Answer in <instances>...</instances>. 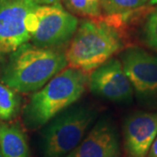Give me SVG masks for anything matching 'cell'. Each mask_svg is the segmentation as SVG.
Wrapping results in <instances>:
<instances>
[{
    "mask_svg": "<svg viewBox=\"0 0 157 157\" xmlns=\"http://www.w3.org/2000/svg\"><path fill=\"white\" fill-rule=\"evenodd\" d=\"M68 66L66 53L25 43L9 54L0 78L17 93H35Z\"/></svg>",
    "mask_w": 157,
    "mask_h": 157,
    "instance_id": "cell-1",
    "label": "cell"
},
{
    "mask_svg": "<svg viewBox=\"0 0 157 157\" xmlns=\"http://www.w3.org/2000/svg\"><path fill=\"white\" fill-rule=\"evenodd\" d=\"M87 83L88 78L84 72L73 67L64 69L31 97L23 113L25 125L31 129L44 127L76 103Z\"/></svg>",
    "mask_w": 157,
    "mask_h": 157,
    "instance_id": "cell-2",
    "label": "cell"
},
{
    "mask_svg": "<svg viewBox=\"0 0 157 157\" xmlns=\"http://www.w3.org/2000/svg\"><path fill=\"white\" fill-rule=\"evenodd\" d=\"M122 47L116 26L106 18H89L78 25L66 57L70 67L87 73L109 60Z\"/></svg>",
    "mask_w": 157,
    "mask_h": 157,
    "instance_id": "cell-3",
    "label": "cell"
},
{
    "mask_svg": "<svg viewBox=\"0 0 157 157\" xmlns=\"http://www.w3.org/2000/svg\"><path fill=\"white\" fill-rule=\"evenodd\" d=\"M97 111L85 104H73L44 126L39 147L42 157H65L84 139Z\"/></svg>",
    "mask_w": 157,
    "mask_h": 157,
    "instance_id": "cell-4",
    "label": "cell"
},
{
    "mask_svg": "<svg viewBox=\"0 0 157 157\" xmlns=\"http://www.w3.org/2000/svg\"><path fill=\"white\" fill-rule=\"evenodd\" d=\"M78 26V18L62 5L38 6L27 20L32 44L43 48L57 49L66 45L73 39Z\"/></svg>",
    "mask_w": 157,
    "mask_h": 157,
    "instance_id": "cell-5",
    "label": "cell"
},
{
    "mask_svg": "<svg viewBox=\"0 0 157 157\" xmlns=\"http://www.w3.org/2000/svg\"><path fill=\"white\" fill-rule=\"evenodd\" d=\"M121 62L139 100L156 106L157 53L133 46L122 52Z\"/></svg>",
    "mask_w": 157,
    "mask_h": 157,
    "instance_id": "cell-6",
    "label": "cell"
},
{
    "mask_svg": "<svg viewBox=\"0 0 157 157\" xmlns=\"http://www.w3.org/2000/svg\"><path fill=\"white\" fill-rule=\"evenodd\" d=\"M37 6L32 0H0V56L31 40L27 20Z\"/></svg>",
    "mask_w": 157,
    "mask_h": 157,
    "instance_id": "cell-7",
    "label": "cell"
},
{
    "mask_svg": "<svg viewBox=\"0 0 157 157\" xmlns=\"http://www.w3.org/2000/svg\"><path fill=\"white\" fill-rule=\"evenodd\" d=\"M88 85L94 94L108 101L129 102L133 99V86L124 72L121 60L115 58H111L92 71Z\"/></svg>",
    "mask_w": 157,
    "mask_h": 157,
    "instance_id": "cell-8",
    "label": "cell"
},
{
    "mask_svg": "<svg viewBox=\"0 0 157 157\" xmlns=\"http://www.w3.org/2000/svg\"><path fill=\"white\" fill-rule=\"evenodd\" d=\"M157 136V112H135L123 125L124 149L127 157H147Z\"/></svg>",
    "mask_w": 157,
    "mask_h": 157,
    "instance_id": "cell-9",
    "label": "cell"
},
{
    "mask_svg": "<svg viewBox=\"0 0 157 157\" xmlns=\"http://www.w3.org/2000/svg\"><path fill=\"white\" fill-rule=\"evenodd\" d=\"M65 157H121L120 138L114 124L108 118L100 119Z\"/></svg>",
    "mask_w": 157,
    "mask_h": 157,
    "instance_id": "cell-10",
    "label": "cell"
},
{
    "mask_svg": "<svg viewBox=\"0 0 157 157\" xmlns=\"http://www.w3.org/2000/svg\"><path fill=\"white\" fill-rule=\"evenodd\" d=\"M0 151L4 157H29L27 140L18 124L0 122Z\"/></svg>",
    "mask_w": 157,
    "mask_h": 157,
    "instance_id": "cell-11",
    "label": "cell"
},
{
    "mask_svg": "<svg viewBox=\"0 0 157 157\" xmlns=\"http://www.w3.org/2000/svg\"><path fill=\"white\" fill-rule=\"evenodd\" d=\"M147 2L149 0H101V11L106 17H121L138 10Z\"/></svg>",
    "mask_w": 157,
    "mask_h": 157,
    "instance_id": "cell-12",
    "label": "cell"
},
{
    "mask_svg": "<svg viewBox=\"0 0 157 157\" xmlns=\"http://www.w3.org/2000/svg\"><path fill=\"white\" fill-rule=\"evenodd\" d=\"M20 107V98L14 90L0 83V119L10 121L16 116Z\"/></svg>",
    "mask_w": 157,
    "mask_h": 157,
    "instance_id": "cell-13",
    "label": "cell"
},
{
    "mask_svg": "<svg viewBox=\"0 0 157 157\" xmlns=\"http://www.w3.org/2000/svg\"><path fill=\"white\" fill-rule=\"evenodd\" d=\"M69 12L88 18L101 16V0H62Z\"/></svg>",
    "mask_w": 157,
    "mask_h": 157,
    "instance_id": "cell-14",
    "label": "cell"
},
{
    "mask_svg": "<svg viewBox=\"0 0 157 157\" xmlns=\"http://www.w3.org/2000/svg\"><path fill=\"white\" fill-rule=\"evenodd\" d=\"M143 39L147 46L157 51V7L151 11L145 20Z\"/></svg>",
    "mask_w": 157,
    "mask_h": 157,
    "instance_id": "cell-15",
    "label": "cell"
},
{
    "mask_svg": "<svg viewBox=\"0 0 157 157\" xmlns=\"http://www.w3.org/2000/svg\"><path fill=\"white\" fill-rule=\"evenodd\" d=\"M34 4L39 6H59L61 5L62 0H32Z\"/></svg>",
    "mask_w": 157,
    "mask_h": 157,
    "instance_id": "cell-16",
    "label": "cell"
},
{
    "mask_svg": "<svg viewBox=\"0 0 157 157\" xmlns=\"http://www.w3.org/2000/svg\"><path fill=\"white\" fill-rule=\"evenodd\" d=\"M147 157H157V136L153 141Z\"/></svg>",
    "mask_w": 157,
    "mask_h": 157,
    "instance_id": "cell-17",
    "label": "cell"
},
{
    "mask_svg": "<svg viewBox=\"0 0 157 157\" xmlns=\"http://www.w3.org/2000/svg\"><path fill=\"white\" fill-rule=\"evenodd\" d=\"M148 3L150 6H157V0H149Z\"/></svg>",
    "mask_w": 157,
    "mask_h": 157,
    "instance_id": "cell-18",
    "label": "cell"
},
{
    "mask_svg": "<svg viewBox=\"0 0 157 157\" xmlns=\"http://www.w3.org/2000/svg\"><path fill=\"white\" fill-rule=\"evenodd\" d=\"M0 157H4V156H3V155L1 154V151H0Z\"/></svg>",
    "mask_w": 157,
    "mask_h": 157,
    "instance_id": "cell-19",
    "label": "cell"
}]
</instances>
